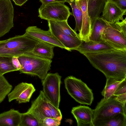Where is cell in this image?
<instances>
[{"label": "cell", "mask_w": 126, "mask_h": 126, "mask_svg": "<svg viewBox=\"0 0 126 126\" xmlns=\"http://www.w3.org/2000/svg\"><path fill=\"white\" fill-rule=\"evenodd\" d=\"M83 54L106 78L118 79L126 78V50L114 49Z\"/></svg>", "instance_id": "1"}, {"label": "cell", "mask_w": 126, "mask_h": 126, "mask_svg": "<svg viewBox=\"0 0 126 126\" xmlns=\"http://www.w3.org/2000/svg\"><path fill=\"white\" fill-rule=\"evenodd\" d=\"M38 41L25 33L0 41V56L18 57L31 52Z\"/></svg>", "instance_id": "2"}, {"label": "cell", "mask_w": 126, "mask_h": 126, "mask_svg": "<svg viewBox=\"0 0 126 126\" xmlns=\"http://www.w3.org/2000/svg\"><path fill=\"white\" fill-rule=\"evenodd\" d=\"M21 67L20 73L37 76L41 81L51 69V60L42 57L30 52L18 57Z\"/></svg>", "instance_id": "3"}, {"label": "cell", "mask_w": 126, "mask_h": 126, "mask_svg": "<svg viewBox=\"0 0 126 126\" xmlns=\"http://www.w3.org/2000/svg\"><path fill=\"white\" fill-rule=\"evenodd\" d=\"M65 86L68 94L80 104L91 105L94 100L92 90L80 79L72 76L64 80Z\"/></svg>", "instance_id": "4"}, {"label": "cell", "mask_w": 126, "mask_h": 126, "mask_svg": "<svg viewBox=\"0 0 126 126\" xmlns=\"http://www.w3.org/2000/svg\"><path fill=\"white\" fill-rule=\"evenodd\" d=\"M94 110L93 123L94 126L95 123L118 114L126 115V105L117 101L112 96L107 100L102 99Z\"/></svg>", "instance_id": "5"}, {"label": "cell", "mask_w": 126, "mask_h": 126, "mask_svg": "<svg viewBox=\"0 0 126 126\" xmlns=\"http://www.w3.org/2000/svg\"><path fill=\"white\" fill-rule=\"evenodd\" d=\"M64 2H56L42 4L38 9V16L47 20H67L72 14Z\"/></svg>", "instance_id": "6"}, {"label": "cell", "mask_w": 126, "mask_h": 126, "mask_svg": "<svg viewBox=\"0 0 126 126\" xmlns=\"http://www.w3.org/2000/svg\"><path fill=\"white\" fill-rule=\"evenodd\" d=\"M62 77L57 73H48L42 81L43 92L47 99L59 108L61 100L60 88Z\"/></svg>", "instance_id": "7"}, {"label": "cell", "mask_w": 126, "mask_h": 126, "mask_svg": "<svg viewBox=\"0 0 126 126\" xmlns=\"http://www.w3.org/2000/svg\"><path fill=\"white\" fill-rule=\"evenodd\" d=\"M105 21L106 26L101 34L102 41L115 49L126 50V36L116 23Z\"/></svg>", "instance_id": "8"}, {"label": "cell", "mask_w": 126, "mask_h": 126, "mask_svg": "<svg viewBox=\"0 0 126 126\" xmlns=\"http://www.w3.org/2000/svg\"><path fill=\"white\" fill-rule=\"evenodd\" d=\"M14 8L11 0H0V37L14 26Z\"/></svg>", "instance_id": "9"}, {"label": "cell", "mask_w": 126, "mask_h": 126, "mask_svg": "<svg viewBox=\"0 0 126 126\" xmlns=\"http://www.w3.org/2000/svg\"><path fill=\"white\" fill-rule=\"evenodd\" d=\"M37 120L39 126H42L43 120L46 117H52L48 104V99L41 91L37 97L32 103L27 111Z\"/></svg>", "instance_id": "10"}, {"label": "cell", "mask_w": 126, "mask_h": 126, "mask_svg": "<svg viewBox=\"0 0 126 126\" xmlns=\"http://www.w3.org/2000/svg\"><path fill=\"white\" fill-rule=\"evenodd\" d=\"M47 21L49 30L53 36L65 47L66 50L69 51L75 50L81 44L82 41L64 33L55 21Z\"/></svg>", "instance_id": "11"}, {"label": "cell", "mask_w": 126, "mask_h": 126, "mask_svg": "<svg viewBox=\"0 0 126 126\" xmlns=\"http://www.w3.org/2000/svg\"><path fill=\"white\" fill-rule=\"evenodd\" d=\"M35 89L31 83L22 82L17 85L7 95L10 102L16 100L19 104L29 102Z\"/></svg>", "instance_id": "12"}, {"label": "cell", "mask_w": 126, "mask_h": 126, "mask_svg": "<svg viewBox=\"0 0 126 126\" xmlns=\"http://www.w3.org/2000/svg\"><path fill=\"white\" fill-rule=\"evenodd\" d=\"M25 33L29 37L38 41L47 42L55 47L66 49L65 47L53 36L49 30L45 31L36 26H30L26 29Z\"/></svg>", "instance_id": "13"}, {"label": "cell", "mask_w": 126, "mask_h": 126, "mask_svg": "<svg viewBox=\"0 0 126 126\" xmlns=\"http://www.w3.org/2000/svg\"><path fill=\"white\" fill-rule=\"evenodd\" d=\"M101 17L103 20L111 23L123 20L124 15L126 14V10H122L115 4L108 0L106 2L102 11Z\"/></svg>", "instance_id": "14"}, {"label": "cell", "mask_w": 126, "mask_h": 126, "mask_svg": "<svg viewBox=\"0 0 126 126\" xmlns=\"http://www.w3.org/2000/svg\"><path fill=\"white\" fill-rule=\"evenodd\" d=\"M94 110L89 107L81 105L73 107L71 111L78 126H94Z\"/></svg>", "instance_id": "15"}, {"label": "cell", "mask_w": 126, "mask_h": 126, "mask_svg": "<svg viewBox=\"0 0 126 126\" xmlns=\"http://www.w3.org/2000/svg\"><path fill=\"white\" fill-rule=\"evenodd\" d=\"M81 8L82 13V23L79 34L80 39L86 42L90 40L91 31V23L87 10L88 0H76Z\"/></svg>", "instance_id": "16"}, {"label": "cell", "mask_w": 126, "mask_h": 126, "mask_svg": "<svg viewBox=\"0 0 126 126\" xmlns=\"http://www.w3.org/2000/svg\"><path fill=\"white\" fill-rule=\"evenodd\" d=\"M115 49L103 41L98 42L90 40L82 41L80 45L75 50L83 54L84 53L97 52Z\"/></svg>", "instance_id": "17"}, {"label": "cell", "mask_w": 126, "mask_h": 126, "mask_svg": "<svg viewBox=\"0 0 126 126\" xmlns=\"http://www.w3.org/2000/svg\"><path fill=\"white\" fill-rule=\"evenodd\" d=\"M22 113L14 109L0 114V126H20Z\"/></svg>", "instance_id": "18"}, {"label": "cell", "mask_w": 126, "mask_h": 126, "mask_svg": "<svg viewBox=\"0 0 126 126\" xmlns=\"http://www.w3.org/2000/svg\"><path fill=\"white\" fill-rule=\"evenodd\" d=\"M55 46L45 42L39 41L31 52L39 56L50 60L53 58V49Z\"/></svg>", "instance_id": "19"}, {"label": "cell", "mask_w": 126, "mask_h": 126, "mask_svg": "<svg viewBox=\"0 0 126 126\" xmlns=\"http://www.w3.org/2000/svg\"><path fill=\"white\" fill-rule=\"evenodd\" d=\"M107 0H88L87 10L91 24L97 18L100 17Z\"/></svg>", "instance_id": "20"}, {"label": "cell", "mask_w": 126, "mask_h": 126, "mask_svg": "<svg viewBox=\"0 0 126 126\" xmlns=\"http://www.w3.org/2000/svg\"><path fill=\"white\" fill-rule=\"evenodd\" d=\"M106 26L105 21L101 17L97 18L92 24L90 40L98 42L103 41L101 39V34Z\"/></svg>", "instance_id": "21"}, {"label": "cell", "mask_w": 126, "mask_h": 126, "mask_svg": "<svg viewBox=\"0 0 126 126\" xmlns=\"http://www.w3.org/2000/svg\"><path fill=\"white\" fill-rule=\"evenodd\" d=\"M106 85L104 89L101 92L102 95L104 96L103 99L107 100L112 96L120 83L126 78L123 79L106 78Z\"/></svg>", "instance_id": "22"}, {"label": "cell", "mask_w": 126, "mask_h": 126, "mask_svg": "<svg viewBox=\"0 0 126 126\" xmlns=\"http://www.w3.org/2000/svg\"><path fill=\"white\" fill-rule=\"evenodd\" d=\"M126 126V115L119 113L97 123L94 126Z\"/></svg>", "instance_id": "23"}, {"label": "cell", "mask_w": 126, "mask_h": 126, "mask_svg": "<svg viewBox=\"0 0 126 126\" xmlns=\"http://www.w3.org/2000/svg\"><path fill=\"white\" fill-rule=\"evenodd\" d=\"M66 2L68 3L71 7L73 15L76 22V26L74 30L76 32H79L81 30L82 23V10L77 1L76 0H67Z\"/></svg>", "instance_id": "24"}, {"label": "cell", "mask_w": 126, "mask_h": 126, "mask_svg": "<svg viewBox=\"0 0 126 126\" xmlns=\"http://www.w3.org/2000/svg\"><path fill=\"white\" fill-rule=\"evenodd\" d=\"M11 57L0 56V75L18 71L13 65Z\"/></svg>", "instance_id": "25"}, {"label": "cell", "mask_w": 126, "mask_h": 126, "mask_svg": "<svg viewBox=\"0 0 126 126\" xmlns=\"http://www.w3.org/2000/svg\"><path fill=\"white\" fill-rule=\"evenodd\" d=\"M12 86L3 75H0V104L11 91Z\"/></svg>", "instance_id": "26"}, {"label": "cell", "mask_w": 126, "mask_h": 126, "mask_svg": "<svg viewBox=\"0 0 126 126\" xmlns=\"http://www.w3.org/2000/svg\"><path fill=\"white\" fill-rule=\"evenodd\" d=\"M112 96H114L117 101L124 105H126V79L119 85Z\"/></svg>", "instance_id": "27"}, {"label": "cell", "mask_w": 126, "mask_h": 126, "mask_svg": "<svg viewBox=\"0 0 126 126\" xmlns=\"http://www.w3.org/2000/svg\"><path fill=\"white\" fill-rule=\"evenodd\" d=\"M20 126H39L36 119L31 113L26 112L22 113Z\"/></svg>", "instance_id": "28"}, {"label": "cell", "mask_w": 126, "mask_h": 126, "mask_svg": "<svg viewBox=\"0 0 126 126\" xmlns=\"http://www.w3.org/2000/svg\"><path fill=\"white\" fill-rule=\"evenodd\" d=\"M55 21L64 33L72 37L80 39L79 34L70 27L68 24L67 20Z\"/></svg>", "instance_id": "29"}, {"label": "cell", "mask_w": 126, "mask_h": 126, "mask_svg": "<svg viewBox=\"0 0 126 126\" xmlns=\"http://www.w3.org/2000/svg\"><path fill=\"white\" fill-rule=\"evenodd\" d=\"M48 104L51 117L61 121L62 119V116L59 108L55 107L48 100Z\"/></svg>", "instance_id": "30"}, {"label": "cell", "mask_w": 126, "mask_h": 126, "mask_svg": "<svg viewBox=\"0 0 126 126\" xmlns=\"http://www.w3.org/2000/svg\"><path fill=\"white\" fill-rule=\"evenodd\" d=\"M61 121L52 117H46L43 120L42 126H58Z\"/></svg>", "instance_id": "31"}, {"label": "cell", "mask_w": 126, "mask_h": 126, "mask_svg": "<svg viewBox=\"0 0 126 126\" xmlns=\"http://www.w3.org/2000/svg\"><path fill=\"white\" fill-rule=\"evenodd\" d=\"M113 2L122 10H126V0H108Z\"/></svg>", "instance_id": "32"}, {"label": "cell", "mask_w": 126, "mask_h": 126, "mask_svg": "<svg viewBox=\"0 0 126 126\" xmlns=\"http://www.w3.org/2000/svg\"><path fill=\"white\" fill-rule=\"evenodd\" d=\"M122 32L126 36V17L121 22L115 23Z\"/></svg>", "instance_id": "33"}, {"label": "cell", "mask_w": 126, "mask_h": 126, "mask_svg": "<svg viewBox=\"0 0 126 126\" xmlns=\"http://www.w3.org/2000/svg\"><path fill=\"white\" fill-rule=\"evenodd\" d=\"M18 57L14 56L12 57V62L14 66L19 71L21 68V66L18 58Z\"/></svg>", "instance_id": "34"}, {"label": "cell", "mask_w": 126, "mask_h": 126, "mask_svg": "<svg viewBox=\"0 0 126 126\" xmlns=\"http://www.w3.org/2000/svg\"><path fill=\"white\" fill-rule=\"evenodd\" d=\"M42 4L56 2H66L67 0H39Z\"/></svg>", "instance_id": "35"}, {"label": "cell", "mask_w": 126, "mask_h": 126, "mask_svg": "<svg viewBox=\"0 0 126 126\" xmlns=\"http://www.w3.org/2000/svg\"><path fill=\"white\" fill-rule=\"evenodd\" d=\"M14 2L15 5L19 6H21L25 3L28 0H12Z\"/></svg>", "instance_id": "36"}]
</instances>
